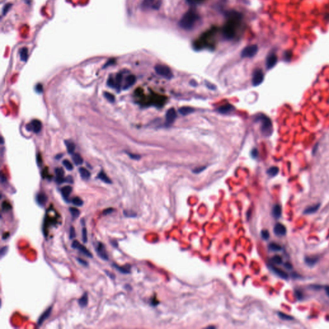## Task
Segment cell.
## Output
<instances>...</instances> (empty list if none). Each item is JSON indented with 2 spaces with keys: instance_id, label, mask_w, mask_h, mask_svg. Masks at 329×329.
<instances>
[{
  "instance_id": "cell-55",
  "label": "cell",
  "mask_w": 329,
  "mask_h": 329,
  "mask_svg": "<svg viewBox=\"0 0 329 329\" xmlns=\"http://www.w3.org/2000/svg\"><path fill=\"white\" fill-rule=\"evenodd\" d=\"M204 168H198L197 169L193 170V172L194 173H200L201 171H203L204 170Z\"/></svg>"
},
{
  "instance_id": "cell-40",
  "label": "cell",
  "mask_w": 329,
  "mask_h": 329,
  "mask_svg": "<svg viewBox=\"0 0 329 329\" xmlns=\"http://www.w3.org/2000/svg\"><path fill=\"white\" fill-rule=\"evenodd\" d=\"M272 261L276 264H281L282 263V258L279 255H275L272 258Z\"/></svg>"
},
{
  "instance_id": "cell-15",
  "label": "cell",
  "mask_w": 329,
  "mask_h": 329,
  "mask_svg": "<svg viewBox=\"0 0 329 329\" xmlns=\"http://www.w3.org/2000/svg\"><path fill=\"white\" fill-rule=\"evenodd\" d=\"M234 109H235V107L232 106V105L228 104L223 105V106L219 107V109H218V111L220 113H222V114H228V113H230L231 112L233 111Z\"/></svg>"
},
{
  "instance_id": "cell-6",
  "label": "cell",
  "mask_w": 329,
  "mask_h": 329,
  "mask_svg": "<svg viewBox=\"0 0 329 329\" xmlns=\"http://www.w3.org/2000/svg\"><path fill=\"white\" fill-rule=\"evenodd\" d=\"M264 79V73L261 69H256L253 73L252 78V84L254 86L260 85L263 82Z\"/></svg>"
},
{
  "instance_id": "cell-54",
  "label": "cell",
  "mask_w": 329,
  "mask_h": 329,
  "mask_svg": "<svg viewBox=\"0 0 329 329\" xmlns=\"http://www.w3.org/2000/svg\"><path fill=\"white\" fill-rule=\"evenodd\" d=\"M114 61H115L114 59H112V60L109 61L107 62V63L106 64V65L104 66V68H106L107 66H109L110 65V64H113V63H114Z\"/></svg>"
},
{
  "instance_id": "cell-57",
  "label": "cell",
  "mask_w": 329,
  "mask_h": 329,
  "mask_svg": "<svg viewBox=\"0 0 329 329\" xmlns=\"http://www.w3.org/2000/svg\"><path fill=\"white\" fill-rule=\"evenodd\" d=\"M325 292H326V293H327V296H329V286L325 287Z\"/></svg>"
},
{
  "instance_id": "cell-24",
  "label": "cell",
  "mask_w": 329,
  "mask_h": 329,
  "mask_svg": "<svg viewBox=\"0 0 329 329\" xmlns=\"http://www.w3.org/2000/svg\"><path fill=\"white\" fill-rule=\"evenodd\" d=\"M193 111V109L190 107H182L179 109V112L183 115H189Z\"/></svg>"
},
{
  "instance_id": "cell-53",
  "label": "cell",
  "mask_w": 329,
  "mask_h": 329,
  "mask_svg": "<svg viewBox=\"0 0 329 329\" xmlns=\"http://www.w3.org/2000/svg\"><path fill=\"white\" fill-rule=\"evenodd\" d=\"M105 272H106V274L107 275V276H109L111 278H112V279H115V275L113 274H111V272H109V271H105Z\"/></svg>"
},
{
  "instance_id": "cell-48",
  "label": "cell",
  "mask_w": 329,
  "mask_h": 329,
  "mask_svg": "<svg viewBox=\"0 0 329 329\" xmlns=\"http://www.w3.org/2000/svg\"><path fill=\"white\" fill-rule=\"evenodd\" d=\"M113 211H114V209H113V208H107V209L104 210V211H103V214H104V215H108V214H111V213L113 212Z\"/></svg>"
},
{
  "instance_id": "cell-28",
  "label": "cell",
  "mask_w": 329,
  "mask_h": 329,
  "mask_svg": "<svg viewBox=\"0 0 329 329\" xmlns=\"http://www.w3.org/2000/svg\"><path fill=\"white\" fill-rule=\"evenodd\" d=\"M65 144L66 145L67 150H68L69 154H72L74 152V150L75 149V145L73 142L71 141H69V140H66Z\"/></svg>"
},
{
  "instance_id": "cell-22",
  "label": "cell",
  "mask_w": 329,
  "mask_h": 329,
  "mask_svg": "<svg viewBox=\"0 0 329 329\" xmlns=\"http://www.w3.org/2000/svg\"><path fill=\"white\" fill-rule=\"evenodd\" d=\"M72 160L73 161L74 163L77 164V165H80V164H82L83 163V159L82 156L78 153H75L74 154H73Z\"/></svg>"
},
{
  "instance_id": "cell-20",
  "label": "cell",
  "mask_w": 329,
  "mask_h": 329,
  "mask_svg": "<svg viewBox=\"0 0 329 329\" xmlns=\"http://www.w3.org/2000/svg\"><path fill=\"white\" fill-rule=\"evenodd\" d=\"M113 266L116 269H117L118 271H119L121 273H123V274L130 273V268H129V266H128V267H125V266L121 267V266H118L117 264H113Z\"/></svg>"
},
{
  "instance_id": "cell-17",
  "label": "cell",
  "mask_w": 329,
  "mask_h": 329,
  "mask_svg": "<svg viewBox=\"0 0 329 329\" xmlns=\"http://www.w3.org/2000/svg\"><path fill=\"white\" fill-rule=\"evenodd\" d=\"M71 192H72V188L71 187H70V186H65V187L62 188L61 189L62 196H63V198L65 199L66 201H68V197L69 196L70 194H71Z\"/></svg>"
},
{
  "instance_id": "cell-9",
  "label": "cell",
  "mask_w": 329,
  "mask_h": 329,
  "mask_svg": "<svg viewBox=\"0 0 329 329\" xmlns=\"http://www.w3.org/2000/svg\"><path fill=\"white\" fill-rule=\"evenodd\" d=\"M176 118V112L174 109L171 108L167 111L166 113V123L167 125H171Z\"/></svg>"
},
{
  "instance_id": "cell-18",
  "label": "cell",
  "mask_w": 329,
  "mask_h": 329,
  "mask_svg": "<svg viewBox=\"0 0 329 329\" xmlns=\"http://www.w3.org/2000/svg\"><path fill=\"white\" fill-rule=\"evenodd\" d=\"M270 267H271V269L273 270L274 273L275 274H276L278 276H280V278H284V279L287 278L288 275L286 273H285V271H284L283 270H282V269H280L278 268H275L274 266H270Z\"/></svg>"
},
{
  "instance_id": "cell-1",
  "label": "cell",
  "mask_w": 329,
  "mask_h": 329,
  "mask_svg": "<svg viewBox=\"0 0 329 329\" xmlns=\"http://www.w3.org/2000/svg\"><path fill=\"white\" fill-rule=\"evenodd\" d=\"M199 16L193 10H190L183 16L180 20L179 25L185 30L192 29L199 21Z\"/></svg>"
},
{
  "instance_id": "cell-46",
  "label": "cell",
  "mask_w": 329,
  "mask_h": 329,
  "mask_svg": "<svg viewBox=\"0 0 329 329\" xmlns=\"http://www.w3.org/2000/svg\"><path fill=\"white\" fill-rule=\"evenodd\" d=\"M77 260L78 261V262H79L80 264H81V265H82L83 266L87 267L88 266V263L87 262V261L83 260V259H82V258H77Z\"/></svg>"
},
{
  "instance_id": "cell-14",
  "label": "cell",
  "mask_w": 329,
  "mask_h": 329,
  "mask_svg": "<svg viewBox=\"0 0 329 329\" xmlns=\"http://www.w3.org/2000/svg\"><path fill=\"white\" fill-rule=\"evenodd\" d=\"M136 77L134 76V75H128V76L127 77L126 79H125V85H124V86H123L124 90H127V89H128L130 87H131V86L136 82Z\"/></svg>"
},
{
  "instance_id": "cell-13",
  "label": "cell",
  "mask_w": 329,
  "mask_h": 329,
  "mask_svg": "<svg viewBox=\"0 0 329 329\" xmlns=\"http://www.w3.org/2000/svg\"><path fill=\"white\" fill-rule=\"evenodd\" d=\"M55 172L57 176L56 181L58 184H61V183L65 182V178L64 177V171L63 169L57 168L55 170Z\"/></svg>"
},
{
  "instance_id": "cell-31",
  "label": "cell",
  "mask_w": 329,
  "mask_h": 329,
  "mask_svg": "<svg viewBox=\"0 0 329 329\" xmlns=\"http://www.w3.org/2000/svg\"><path fill=\"white\" fill-rule=\"evenodd\" d=\"M122 75L121 73L117 74L115 78V82H116L115 88H117V90H120V86L121 83H122Z\"/></svg>"
},
{
  "instance_id": "cell-37",
  "label": "cell",
  "mask_w": 329,
  "mask_h": 329,
  "mask_svg": "<svg viewBox=\"0 0 329 329\" xmlns=\"http://www.w3.org/2000/svg\"><path fill=\"white\" fill-rule=\"evenodd\" d=\"M317 262H318V258H316L307 257L305 259L306 264H307L309 266H314L315 264L317 263Z\"/></svg>"
},
{
  "instance_id": "cell-11",
  "label": "cell",
  "mask_w": 329,
  "mask_h": 329,
  "mask_svg": "<svg viewBox=\"0 0 329 329\" xmlns=\"http://www.w3.org/2000/svg\"><path fill=\"white\" fill-rule=\"evenodd\" d=\"M277 62V57L274 53L269 55L266 59V66L268 69H271L275 66Z\"/></svg>"
},
{
  "instance_id": "cell-33",
  "label": "cell",
  "mask_w": 329,
  "mask_h": 329,
  "mask_svg": "<svg viewBox=\"0 0 329 329\" xmlns=\"http://www.w3.org/2000/svg\"><path fill=\"white\" fill-rule=\"evenodd\" d=\"M71 202L74 205L77 206H81L84 204L83 201L80 198H79V197H75V198H73Z\"/></svg>"
},
{
  "instance_id": "cell-23",
  "label": "cell",
  "mask_w": 329,
  "mask_h": 329,
  "mask_svg": "<svg viewBox=\"0 0 329 329\" xmlns=\"http://www.w3.org/2000/svg\"><path fill=\"white\" fill-rule=\"evenodd\" d=\"M79 172L80 176H81L82 178L83 179H88L91 176L90 172L88 171V169L84 168V167H81V168L79 169Z\"/></svg>"
},
{
  "instance_id": "cell-27",
  "label": "cell",
  "mask_w": 329,
  "mask_h": 329,
  "mask_svg": "<svg viewBox=\"0 0 329 329\" xmlns=\"http://www.w3.org/2000/svg\"><path fill=\"white\" fill-rule=\"evenodd\" d=\"M69 210L70 214H71V216H72L73 220L76 219L79 217L80 214L79 210H78L77 208H76L71 207V208H69Z\"/></svg>"
},
{
  "instance_id": "cell-10",
  "label": "cell",
  "mask_w": 329,
  "mask_h": 329,
  "mask_svg": "<svg viewBox=\"0 0 329 329\" xmlns=\"http://www.w3.org/2000/svg\"><path fill=\"white\" fill-rule=\"evenodd\" d=\"M52 307H50L49 308H48L44 312H43L41 316L39 318L38 321H37V326H38V327L42 325L43 322L49 318L51 313H52Z\"/></svg>"
},
{
  "instance_id": "cell-8",
  "label": "cell",
  "mask_w": 329,
  "mask_h": 329,
  "mask_svg": "<svg viewBox=\"0 0 329 329\" xmlns=\"http://www.w3.org/2000/svg\"><path fill=\"white\" fill-rule=\"evenodd\" d=\"M42 124L41 122L38 120H34L32 121V122L28 124L26 127L28 130L29 131H33L34 133H38L41 130Z\"/></svg>"
},
{
  "instance_id": "cell-56",
  "label": "cell",
  "mask_w": 329,
  "mask_h": 329,
  "mask_svg": "<svg viewBox=\"0 0 329 329\" xmlns=\"http://www.w3.org/2000/svg\"><path fill=\"white\" fill-rule=\"evenodd\" d=\"M206 86H207L208 88H209L210 89H212V90L214 89V85L212 84H210L209 82H206Z\"/></svg>"
},
{
  "instance_id": "cell-4",
  "label": "cell",
  "mask_w": 329,
  "mask_h": 329,
  "mask_svg": "<svg viewBox=\"0 0 329 329\" xmlns=\"http://www.w3.org/2000/svg\"><path fill=\"white\" fill-rule=\"evenodd\" d=\"M258 52L257 45H250L244 48L241 52V56L243 58H251L254 57Z\"/></svg>"
},
{
  "instance_id": "cell-41",
  "label": "cell",
  "mask_w": 329,
  "mask_h": 329,
  "mask_svg": "<svg viewBox=\"0 0 329 329\" xmlns=\"http://www.w3.org/2000/svg\"><path fill=\"white\" fill-rule=\"evenodd\" d=\"M278 316H279V317L281 318V319L284 320H293V318L292 316L285 314L284 313H282V312H279Z\"/></svg>"
},
{
  "instance_id": "cell-25",
  "label": "cell",
  "mask_w": 329,
  "mask_h": 329,
  "mask_svg": "<svg viewBox=\"0 0 329 329\" xmlns=\"http://www.w3.org/2000/svg\"><path fill=\"white\" fill-rule=\"evenodd\" d=\"M98 178H99L100 180H102V181H104V183H107V184H111V180L108 177H107V175L104 173L103 171H101L98 175Z\"/></svg>"
},
{
  "instance_id": "cell-34",
  "label": "cell",
  "mask_w": 329,
  "mask_h": 329,
  "mask_svg": "<svg viewBox=\"0 0 329 329\" xmlns=\"http://www.w3.org/2000/svg\"><path fill=\"white\" fill-rule=\"evenodd\" d=\"M104 96L105 98L110 102H114L115 100V97L114 96V95L109 92H107V91H104Z\"/></svg>"
},
{
  "instance_id": "cell-36",
  "label": "cell",
  "mask_w": 329,
  "mask_h": 329,
  "mask_svg": "<svg viewBox=\"0 0 329 329\" xmlns=\"http://www.w3.org/2000/svg\"><path fill=\"white\" fill-rule=\"evenodd\" d=\"M269 248L273 251H278L282 249V247L276 243H271L269 245Z\"/></svg>"
},
{
  "instance_id": "cell-16",
  "label": "cell",
  "mask_w": 329,
  "mask_h": 329,
  "mask_svg": "<svg viewBox=\"0 0 329 329\" xmlns=\"http://www.w3.org/2000/svg\"><path fill=\"white\" fill-rule=\"evenodd\" d=\"M48 198L47 195L44 193H39L36 196V201L39 205L44 206L47 203Z\"/></svg>"
},
{
  "instance_id": "cell-38",
  "label": "cell",
  "mask_w": 329,
  "mask_h": 329,
  "mask_svg": "<svg viewBox=\"0 0 329 329\" xmlns=\"http://www.w3.org/2000/svg\"><path fill=\"white\" fill-rule=\"evenodd\" d=\"M63 165L66 167V169L67 170H68V171H72L73 169V164H71V163L70 162L69 160H63Z\"/></svg>"
},
{
  "instance_id": "cell-35",
  "label": "cell",
  "mask_w": 329,
  "mask_h": 329,
  "mask_svg": "<svg viewBox=\"0 0 329 329\" xmlns=\"http://www.w3.org/2000/svg\"><path fill=\"white\" fill-rule=\"evenodd\" d=\"M12 208V206L11 204H10L9 202L7 201H5L2 203L1 204V209H2V211H8V210H10V209Z\"/></svg>"
},
{
  "instance_id": "cell-2",
  "label": "cell",
  "mask_w": 329,
  "mask_h": 329,
  "mask_svg": "<svg viewBox=\"0 0 329 329\" xmlns=\"http://www.w3.org/2000/svg\"><path fill=\"white\" fill-rule=\"evenodd\" d=\"M257 120L261 122V131L264 135L270 136L273 133V124L271 120L266 115H262L258 116Z\"/></svg>"
},
{
  "instance_id": "cell-5",
  "label": "cell",
  "mask_w": 329,
  "mask_h": 329,
  "mask_svg": "<svg viewBox=\"0 0 329 329\" xmlns=\"http://www.w3.org/2000/svg\"><path fill=\"white\" fill-rule=\"evenodd\" d=\"M71 247L73 248H74V249H77L80 251L82 254L86 255V257H88L89 258H93L92 253H91L84 246H83L82 244H80L78 241H74L71 244Z\"/></svg>"
},
{
  "instance_id": "cell-39",
  "label": "cell",
  "mask_w": 329,
  "mask_h": 329,
  "mask_svg": "<svg viewBox=\"0 0 329 329\" xmlns=\"http://www.w3.org/2000/svg\"><path fill=\"white\" fill-rule=\"evenodd\" d=\"M82 239L84 243L88 242V231L85 227H84L82 230Z\"/></svg>"
},
{
  "instance_id": "cell-43",
  "label": "cell",
  "mask_w": 329,
  "mask_h": 329,
  "mask_svg": "<svg viewBox=\"0 0 329 329\" xmlns=\"http://www.w3.org/2000/svg\"><path fill=\"white\" fill-rule=\"evenodd\" d=\"M75 236H76V233H75V230L73 226H71L69 230V239H74Z\"/></svg>"
},
{
  "instance_id": "cell-12",
  "label": "cell",
  "mask_w": 329,
  "mask_h": 329,
  "mask_svg": "<svg viewBox=\"0 0 329 329\" xmlns=\"http://www.w3.org/2000/svg\"><path fill=\"white\" fill-rule=\"evenodd\" d=\"M274 232L278 236H284L286 234L287 230L284 225L280 223H278L274 226Z\"/></svg>"
},
{
  "instance_id": "cell-30",
  "label": "cell",
  "mask_w": 329,
  "mask_h": 329,
  "mask_svg": "<svg viewBox=\"0 0 329 329\" xmlns=\"http://www.w3.org/2000/svg\"><path fill=\"white\" fill-rule=\"evenodd\" d=\"M154 0H143L142 7L144 9H149L154 6Z\"/></svg>"
},
{
  "instance_id": "cell-47",
  "label": "cell",
  "mask_w": 329,
  "mask_h": 329,
  "mask_svg": "<svg viewBox=\"0 0 329 329\" xmlns=\"http://www.w3.org/2000/svg\"><path fill=\"white\" fill-rule=\"evenodd\" d=\"M10 7H11V5L10 4H7L5 5L3 8V15L6 14L7 12L9 11V10L10 9Z\"/></svg>"
},
{
  "instance_id": "cell-3",
  "label": "cell",
  "mask_w": 329,
  "mask_h": 329,
  "mask_svg": "<svg viewBox=\"0 0 329 329\" xmlns=\"http://www.w3.org/2000/svg\"><path fill=\"white\" fill-rule=\"evenodd\" d=\"M155 71L158 75L167 79H171L173 77V74L171 68L163 64H158L155 66Z\"/></svg>"
},
{
  "instance_id": "cell-7",
  "label": "cell",
  "mask_w": 329,
  "mask_h": 329,
  "mask_svg": "<svg viewBox=\"0 0 329 329\" xmlns=\"http://www.w3.org/2000/svg\"><path fill=\"white\" fill-rule=\"evenodd\" d=\"M96 251L97 255H98L99 256V257L101 258L102 260L106 261L109 260V257L107 253L106 248H105L104 245L103 244H102L101 242H98V244H97V246L96 247Z\"/></svg>"
},
{
  "instance_id": "cell-49",
  "label": "cell",
  "mask_w": 329,
  "mask_h": 329,
  "mask_svg": "<svg viewBox=\"0 0 329 329\" xmlns=\"http://www.w3.org/2000/svg\"><path fill=\"white\" fill-rule=\"evenodd\" d=\"M36 91H37L38 93H41L42 92V85L41 84H37L36 87Z\"/></svg>"
},
{
  "instance_id": "cell-32",
  "label": "cell",
  "mask_w": 329,
  "mask_h": 329,
  "mask_svg": "<svg viewBox=\"0 0 329 329\" xmlns=\"http://www.w3.org/2000/svg\"><path fill=\"white\" fill-rule=\"evenodd\" d=\"M278 171H279V169L277 168L276 167H271V168L269 169L268 171V174L269 175V176H271V177H274L275 176H276L278 173Z\"/></svg>"
},
{
  "instance_id": "cell-52",
  "label": "cell",
  "mask_w": 329,
  "mask_h": 329,
  "mask_svg": "<svg viewBox=\"0 0 329 329\" xmlns=\"http://www.w3.org/2000/svg\"><path fill=\"white\" fill-rule=\"evenodd\" d=\"M251 155L253 158H257L258 156V150L256 149H253L251 152Z\"/></svg>"
},
{
  "instance_id": "cell-44",
  "label": "cell",
  "mask_w": 329,
  "mask_h": 329,
  "mask_svg": "<svg viewBox=\"0 0 329 329\" xmlns=\"http://www.w3.org/2000/svg\"><path fill=\"white\" fill-rule=\"evenodd\" d=\"M8 249H9L8 246H3V247H1V251H0V253H1V258L3 257L4 255H5V254H7V253L8 251Z\"/></svg>"
},
{
  "instance_id": "cell-26",
  "label": "cell",
  "mask_w": 329,
  "mask_h": 329,
  "mask_svg": "<svg viewBox=\"0 0 329 329\" xmlns=\"http://www.w3.org/2000/svg\"><path fill=\"white\" fill-rule=\"evenodd\" d=\"M282 214V208L278 204L275 205L273 208V215L275 218H279Z\"/></svg>"
},
{
  "instance_id": "cell-42",
  "label": "cell",
  "mask_w": 329,
  "mask_h": 329,
  "mask_svg": "<svg viewBox=\"0 0 329 329\" xmlns=\"http://www.w3.org/2000/svg\"><path fill=\"white\" fill-rule=\"evenodd\" d=\"M107 86H109V87H111V88H115V86H116L115 80L113 79L111 76H110L108 80H107Z\"/></svg>"
},
{
  "instance_id": "cell-29",
  "label": "cell",
  "mask_w": 329,
  "mask_h": 329,
  "mask_svg": "<svg viewBox=\"0 0 329 329\" xmlns=\"http://www.w3.org/2000/svg\"><path fill=\"white\" fill-rule=\"evenodd\" d=\"M320 208V204H318L316 205H314V206H310L309 208H307V209L305 210L304 211V214H314L317 211V210L319 209Z\"/></svg>"
},
{
  "instance_id": "cell-51",
  "label": "cell",
  "mask_w": 329,
  "mask_h": 329,
  "mask_svg": "<svg viewBox=\"0 0 329 329\" xmlns=\"http://www.w3.org/2000/svg\"><path fill=\"white\" fill-rule=\"evenodd\" d=\"M65 182H68L69 183H73V177L71 176H68L67 177V178L65 179Z\"/></svg>"
},
{
  "instance_id": "cell-21",
  "label": "cell",
  "mask_w": 329,
  "mask_h": 329,
  "mask_svg": "<svg viewBox=\"0 0 329 329\" xmlns=\"http://www.w3.org/2000/svg\"><path fill=\"white\" fill-rule=\"evenodd\" d=\"M28 57V50L27 48L23 47L20 50V58L21 60L23 62L27 61Z\"/></svg>"
},
{
  "instance_id": "cell-19",
  "label": "cell",
  "mask_w": 329,
  "mask_h": 329,
  "mask_svg": "<svg viewBox=\"0 0 329 329\" xmlns=\"http://www.w3.org/2000/svg\"><path fill=\"white\" fill-rule=\"evenodd\" d=\"M78 303H79L80 307H82V308H84V307H85L88 305V295L87 293H85L84 294V295L79 299V301H78Z\"/></svg>"
},
{
  "instance_id": "cell-45",
  "label": "cell",
  "mask_w": 329,
  "mask_h": 329,
  "mask_svg": "<svg viewBox=\"0 0 329 329\" xmlns=\"http://www.w3.org/2000/svg\"><path fill=\"white\" fill-rule=\"evenodd\" d=\"M261 234H262V238H263L264 239L267 240V239H269V232H268V231H267V230H263V231H262V233H261Z\"/></svg>"
},
{
  "instance_id": "cell-50",
  "label": "cell",
  "mask_w": 329,
  "mask_h": 329,
  "mask_svg": "<svg viewBox=\"0 0 329 329\" xmlns=\"http://www.w3.org/2000/svg\"><path fill=\"white\" fill-rule=\"evenodd\" d=\"M129 156H130L131 158L134 159V160H139V159L140 158V156L137 155V154H133L129 153Z\"/></svg>"
}]
</instances>
